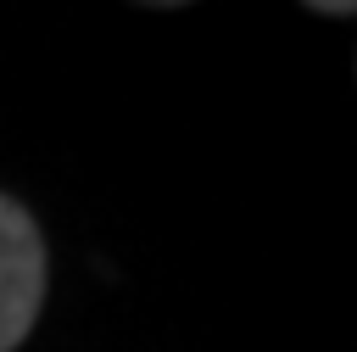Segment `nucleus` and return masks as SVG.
<instances>
[{
  "label": "nucleus",
  "mask_w": 357,
  "mask_h": 352,
  "mask_svg": "<svg viewBox=\"0 0 357 352\" xmlns=\"http://www.w3.org/2000/svg\"><path fill=\"white\" fill-rule=\"evenodd\" d=\"M45 302V240L22 201L0 196V352L22 346Z\"/></svg>",
  "instance_id": "nucleus-1"
},
{
  "label": "nucleus",
  "mask_w": 357,
  "mask_h": 352,
  "mask_svg": "<svg viewBox=\"0 0 357 352\" xmlns=\"http://www.w3.org/2000/svg\"><path fill=\"white\" fill-rule=\"evenodd\" d=\"M312 11H329V17H351L357 11V0H307Z\"/></svg>",
  "instance_id": "nucleus-2"
},
{
  "label": "nucleus",
  "mask_w": 357,
  "mask_h": 352,
  "mask_svg": "<svg viewBox=\"0 0 357 352\" xmlns=\"http://www.w3.org/2000/svg\"><path fill=\"white\" fill-rule=\"evenodd\" d=\"M145 6H184V0H145Z\"/></svg>",
  "instance_id": "nucleus-3"
}]
</instances>
